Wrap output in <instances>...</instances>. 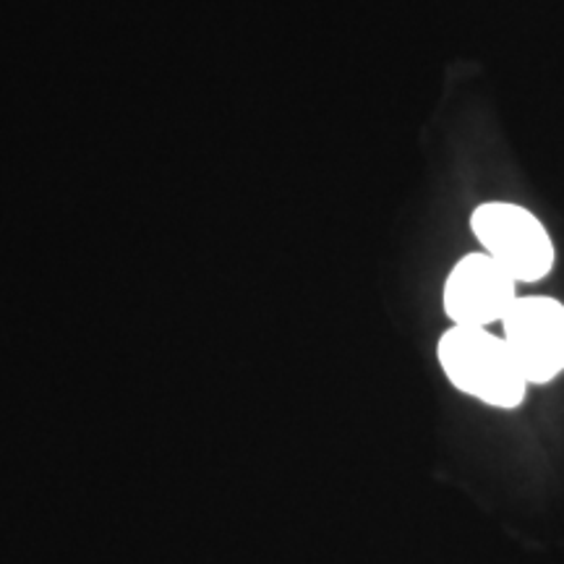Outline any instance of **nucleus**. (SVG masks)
<instances>
[{"instance_id": "obj_4", "label": "nucleus", "mask_w": 564, "mask_h": 564, "mask_svg": "<svg viewBox=\"0 0 564 564\" xmlns=\"http://www.w3.org/2000/svg\"><path fill=\"white\" fill-rule=\"evenodd\" d=\"M505 343L528 384H549L564 373V303L552 295H520L505 316Z\"/></svg>"}, {"instance_id": "obj_2", "label": "nucleus", "mask_w": 564, "mask_h": 564, "mask_svg": "<svg viewBox=\"0 0 564 564\" xmlns=\"http://www.w3.org/2000/svg\"><path fill=\"white\" fill-rule=\"evenodd\" d=\"M470 232L481 243V251L502 264L518 285H535L554 270L556 246L552 232L523 204H478L470 215Z\"/></svg>"}, {"instance_id": "obj_3", "label": "nucleus", "mask_w": 564, "mask_h": 564, "mask_svg": "<svg viewBox=\"0 0 564 564\" xmlns=\"http://www.w3.org/2000/svg\"><path fill=\"white\" fill-rule=\"evenodd\" d=\"M518 299V280L484 251L457 259L442 288V306L453 327L489 329L502 324Z\"/></svg>"}, {"instance_id": "obj_1", "label": "nucleus", "mask_w": 564, "mask_h": 564, "mask_svg": "<svg viewBox=\"0 0 564 564\" xmlns=\"http://www.w3.org/2000/svg\"><path fill=\"white\" fill-rule=\"evenodd\" d=\"M436 358L457 392L478 403L514 411L525 403L528 384L502 335L478 327H449L436 343Z\"/></svg>"}]
</instances>
